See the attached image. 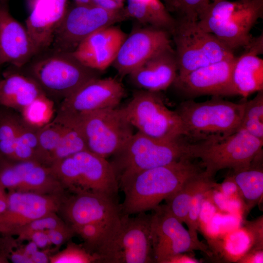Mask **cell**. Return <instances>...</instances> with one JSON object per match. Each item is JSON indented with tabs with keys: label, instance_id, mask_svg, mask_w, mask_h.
Wrapping results in <instances>:
<instances>
[{
	"label": "cell",
	"instance_id": "cell-42",
	"mask_svg": "<svg viewBox=\"0 0 263 263\" xmlns=\"http://www.w3.org/2000/svg\"><path fill=\"white\" fill-rule=\"evenodd\" d=\"M46 231L51 245H54L52 249L53 254L54 252H57L61 245L69 241L75 235L73 229L68 225Z\"/></svg>",
	"mask_w": 263,
	"mask_h": 263
},
{
	"label": "cell",
	"instance_id": "cell-14",
	"mask_svg": "<svg viewBox=\"0 0 263 263\" xmlns=\"http://www.w3.org/2000/svg\"><path fill=\"white\" fill-rule=\"evenodd\" d=\"M59 211L70 227L97 223L113 230L118 228L123 215L117 200L89 192L65 195Z\"/></svg>",
	"mask_w": 263,
	"mask_h": 263
},
{
	"label": "cell",
	"instance_id": "cell-12",
	"mask_svg": "<svg viewBox=\"0 0 263 263\" xmlns=\"http://www.w3.org/2000/svg\"><path fill=\"white\" fill-rule=\"evenodd\" d=\"M75 117L87 150L107 158L118 152L134 134L121 108L96 111Z\"/></svg>",
	"mask_w": 263,
	"mask_h": 263
},
{
	"label": "cell",
	"instance_id": "cell-4",
	"mask_svg": "<svg viewBox=\"0 0 263 263\" xmlns=\"http://www.w3.org/2000/svg\"><path fill=\"white\" fill-rule=\"evenodd\" d=\"M244 102L236 103L213 96L207 101L181 103L176 112L180 117L188 142L221 138L238 131Z\"/></svg>",
	"mask_w": 263,
	"mask_h": 263
},
{
	"label": "cell",
	"instance_id": "cell-41",
	"mask_svg": "<svg viewBox=\"0 0 263 263\" xmlns=\"http://www.w3.org/2000/svg\"><path fill=\"white\" fill-rule=\"evenodd\" d=\"M212 188V187H207L202 189L194 196L190 203L185 224L190 233L197 239H199L197 231L203 203L208 191Z\"/></svg>",
	"mask_w": 263,
	"mask_h": 263
},
{
	"label": "cell",
	"instance_id": "cell-53",
	"mask_svg": "<svg viewBox=\"0 0 263 263\" xmlns=\"http://www.w3.org/2000/svg\"><path fill=\"white\" fill-rule=\"evenodd\" d=\"M9 261L3 255L0 254V263H8Z\"/></svg>",
	"mask_w": 263,
	"mask_h": 263
},
{
	"label": "cell",
	"instance_id": "cell-31",
	"mask_svg": "<svg viewBox=\"0 0 263 263\" xmlns=\"http://www.w3.org/2000/svg\"><path fill=\"white\" fill-rule=\"evenodd\" d=\"M54 103L46 94H42L20 111L21 118L28 126L38 130L54 118Z\"/></svg>",
	"mask_w": 263,
	"mask_h": 263
},
{
	"label": "cell",
	"instance_id": "cell-11",
	"mask_svg": "<svg viewBox=\"0 0 263 263\" xmlns=\"http://www.w3.org/2000/svg\"><path fill=\"white\" fill-rule=\"evenodd\" d=\"M128 19L125 8L113 11L94 4L74 2L68 6L49 49L72 53L82 41L94 32Z\"/></svg>",
	"mask_w": 263,
	"mask_h": 263
},
{
	"label": "cell",
	"instance_id": "cell-27",
	"mask_svg": "<svg viewBox=\"0 0 263 263\" xmlns=\"http://www.w3.org/2000/svg\"><path fill=\"white\" fill-rule=\"evenodd\" d=\"M232 176L239 188L244 211L248 213L260 203L263 194V151L245 169L233 171Z\"/></svg>",
	"mask_w": 263,
	"mask_h": 263
},
{
	"label": "cell",
	"instance_id": "cell-13",
	"mask_svg": "<svg viewBox=\"0 0 263 263\" xmlns=\"http://www.w3.org/2000/svg\"><path fill=\"white\" fill-rule=\"evenodd\" d=\"M150 214V232L154 263H164L179 253L200 250L212 255L207 246L194 238L168 209L159 205Z\"/></svg>",
	"mask_w": 263,
	"mask_h": 263
},
{
	"label": "cell",
	"instance_id": "cell-16",
	"mask_svg": "<svg viewBox=\"0 0 263 263\" xmlns=\"http://www.w3.org/2000/svg\"><path fill=\"white\" fill-rule=\"evenodd\" d=\"M8 207L0 216V235L17 236L32 221L58 212L64 195L8 191Z\"/></svg>",
	"mask_w": 263,
	"mask_h": 263
},
{
	"label": "cell",
	"instance_id": "cell-26",
	"mask_svg": "<svg viewBox=\"0 0 263 263\" xmlns=\"http://www.w3.org/2000/svg\"><path fill=\"white\" fill-rule=\"evenodd\" d=\"M125 7L129 18L143 25L163 29L170 34L176 20L170 14L162 0H126Z\"/></svg>",
	"mask_w": 263,
	"mask_h": 263
},
{
	"label": "cell",
	"instance_id": "cell-30",
	"mask_svg": "<svg viewBox=\"0 0 263 263\" xmlns=\"http://www.w3.org/2000/svg\"><path fill=\"white\" fill-rule=\"evenodd\" d=\"M127 35L119 27L111 25L98 30L82 41L72 52L75 56L90 54L123 42Z\"/></svg>",
	"mask_w": 263,
	"mask_h": 263
},
{
	"label": "cell",
	"instance_id": "cell-2",
	"mask_svg": "<svg viewBox=\"0 0 263 263\" xmlns=\"http://www.w3.org/2000/svg\"><path fill=\"white\" fill-rule=\"evenodd\" d=\"M34 79L50 99L60 103L100 72L83 64L72 54L49 49L34 56L21 68Z\"/></svg>",
	"mask_w": 263,
	"mask_h": 263
},
{
	"label": "cell",
	"instance_id": "cell-45",
	"mask_svg": "<svg viewBox=\"0 0 263 263\" xmlns=\"http://www.w3.org/2000/svg\"><path fill=\"white\" fill-rule=\"evenodd\" d=\"M25 241H32L38 246L39 249L49 250L52 253L50 249L52 245L46 231L32 232L24 237L22 242Z\"/></svg>",
	"mask_w": 263,
	"mask_h": 263
},
{
	"label": "cell",
	"instance_id": "cell-10",
	"mask_svg": "<svg viewBox=\"0 0 263 263\" xmlns=\"http://www.w3.org/2000/svg\"><path fill=\"white\" fill-rule=\"evenodd\" d=\"M137 214L134 217L122 215L118 228L97 253L101 263H154L150 214Z\"/></svg>",
	"mask_w": 263,
	"mask_h": 263
},
{
	"label": "cell",
	"instance_id": "cell-32",
	"mask_svg": "<svg viewBox=\"0 0 263 263\" xmlns=\"http://www.w3.org/2000/svg\"><path fill=\"white\" fill-rule=\"evenodd\" d=\"M7 110H0V160H13L20 115Z\"/></svg>",
	"mask_w": 263,
	"mask_h": 263
},
{
	"label": "cell",
	"instance_id": "cell-28",
	"mask_svg": "<svg viewBox=\"0 0 263 263\" xmlns=\"http://www.w3.org/2000/svg\"><path fill=\"white\" fill-rule=\"evenodd\" d=\"M214 177L205 170L188 180L174 194L165 200L169 210L181 222L185 223L192 198L207 187L214 188Z\"/></svg>",
	"mask_w": 263,
	"mask_h": 263
},
{
	"label": "cell",
	"instance_id": "cell-22",
	"mask_svg": "<svg viewBox=\"0 0 263 263\" xmlns=\"http://www.w3.org/2000/svg\"><path fill=\"white\" fill-rule=\"evenodd\" d=\"M244 49L242 54L235 56L231 82L235 95L245 98L263 90V59L259 56L263 52V34L253 37Z\"/></svg>",
	"mask_w": 263,
	"mask_h": 263
},
{
	"label": "cell",
	"instance_id": "cell-7",
	"mask_svg": "<svg viewBox=\"0 0 263 263\" xmlns=\"http://www.w3.org/2000/svg\"><path fill=\"white\" fill-rule=\"evenodd\" d=\"M158 140L137 132L113 155L111 164L119 182L138 172L188 158L186 140Z\"/></svg>",
	"mask_w": 263,
	"mask_h": 263
},
{
	"label": "cell",
	"instance_id": "cell-35",
	"mask_svg": "<svg viewBox=\"0 0 263 263\" xmlns=\"http://www.w3.org/2000/svg\"><path fill=\"white\" fill-rule=\"evenodd\" d=\"M257 93L254 98L244 102L240 128L263 140V90Z\"/></svg>",
	"mask_w": 263,
	"mask_h": 263
},
{
	"label": "cell",
	"instance_id": "cell-1",
	"mask_svg": "<svg viewBox=\"0 0 263 263\" xmlns=\"http://www.w3.org/2000/svg\"><path fill=\"white\" fill-rule=\"evenodd\" d=\"M204 170L200 163L183 158L124 178L118 183L125 195L120 204L122 214L130 215L153 210Z\"/></svg>",
	"mask_w": 263,
	"mask_h": 263
},
{
	"label": "cell",
	"instance_id": "cell-8",
	"mask_svg": "<svg viewBox=\"0 0 263 263\" xmlns=\"http://www.w3.org/2000/svg\"><path fill=\"white\" fill-rule=\"evenodd\" d=\"M159 92L136 91L121 108L125 116L138 132L153 139L171 142L185 138L180 117L166 106Z\"/></svg>",
	"mask_w": 263,
	"mask_h": 263
},
{
	"label": "cell",
	"instance_id": "cell-20",
	"mask_svg": "<svg viewBox=\"0 0 263 263\" xmlns=\"http://www.w3.org/2000/svg\"><path fill=\"white\" fill-rule=\"evenodd\" d=\"M68 0H27L29 14L25 27L35 55L49 49L68 7Z\"/></svg>",
	"mask_w": 263,
	"mask_h": 263
},
{
	"label": "cell",
	"instance_id": "cell-38",
	"mask_svg": "<svg viewBox=\"0 0 263 263\" xmlns=\"http://www.w3.org/2000/svg\"><path fill=\"white\" fill-rule=\"evenodd\" d=\"M68 225L65 221L57 215L56 212H52L37 219L23 226L17 234V239L21 243L24 237L32 232L46 231Z\"/></svg>",
	"mask_w": 263,
	"mask_h": 263
},
{
	"label": "cell",
	"instance_id": "cell-3",
	"mask_svg": "<svg viewBox=\"0 0 263 263\" xmlns=\"http://www.w3.org/2000/svg\"><path fill=\"white\" fill-rule=\"evenodd\" d=\"M263 16V0H212L197 21L233 51L251 41V31Z\"/></svg>",
	"mask_w": 263,
	"mask_h": 263
},
{
	"label": "cell",
	"instance_id": "cell-54",
	"mask_svg": "<svg viewBox=\"0 0 263 263\" xmlns=\"http://www.w3.org/2000/svg\"><path fill=\"white\" fill-rule=\"evenodd\" d=\"M9 0H0V2L3 3H7Z\"/></svg>",
	"mask_w": 263,
	"mask_h": 263
},
{
	"label": "cell",
	"instance_id": "cell-39",
	"mask_svg": "<svg viewBox=\"0 0 263 263\" xmlns=\"http://www.w3.org/2000/svg\"><path fill=\"white\" fill-rule=\"evenodd\" d=\"M0 254L14 263H32L26 256L24 245L12 235H0Z\"/></svg>",
	"mask_w": 263,
	"mask_h": 263
},
{
	"label": "cell",
	"instance_id": "cell-23",
	"mask_svg": "<svg viewBox=\"0 0 263 263\" xmlns=\"http://www.w3.org/2000/svg\"><path fill=\"white\" fill-rule=\"evenodd\" d=\"M177 74L175 53L170 45L157 53L129 75L132 83L141 90L160 92L173 84Z\"/></svg>",
	"mask_w": 263,
	"mask_h": 263
},
{
	"label": "cell",
	"instance_id": "cell-9",
	"mask_svg": "<svg viewBox=\"0 0 263 263\" xmlns=\"http://www.w3.org/2000/svg\"><path fill=\"white\" fill-rule=\"evenodd\" d=\"M175 46L177 75L234 56V52L197 21L176 20L170 34Z\"/></svg>",
	"mask_w": 263,
	"mask_h": 263
},
{
	"label": "cell",
	"instance_id": "cell-6",
	"mask_svg": "<svg viewBox=\"0 0 263 263\" xmlns=\"http://www.w3.org/2000/svg\"><path fill=\"white\" fill-rule=\"evenodd\" d=\"M263 140L242 128L226 137L190 142L186 140L188 158L200 159L206 172L214 177L221 169L237 171L248 168L261 151Z\"/></svg>",
	"mask_w": 263,
	"mask_h": 263
},
{
	"label": "cell",
	"instance_id": "cell-51",
	"mask_svg": "<svg viewBox=\"0 0 263 263\" xmlns=\"http://www.w3.org/2000/svg\"><path fill=\"white\" fill-rule=\"evenodd\" d=\"M169 12H172L173 0H162Z\"/></svg>",
	"mask_w": 263,
	"mask_h": 263
},
{
	"label": "cell",
	"instance_id": "cell-5",
	"mask_svg": "<svg viewBox=\"0 0 263 263\" xmlns=\"http://www.w3.org/2000/svg\"><path fill=\"white\" fill-rule=\"evenodd\" d=\"M50 167L66 191L97 193L117 200L118 182L106 158L86 150L59 160Z\"/></svg>",
	"mask_w": 263,
	"mask_h": 263
},
{
	"label": "cell",
	"instance_id": "cell-29",
	"mask_svg": "<svg viewBox=\"0 0 263 263\" xmlns=\"http://www.w3.org/2000/svg\"><path fill=\"white\" fill-rule=\"evenodd\" d=\"M55 117L64 123V128L59 143L53 155L51 166L59 160L87 150L85 140L77 119L58 114Z\"/></svg>",
	"mask_w": 263,
	"mask_h": 263
},
{
	"label": "cell",
	"instance_id": "cell-43",
	"mask_svg": "<svg viewBox=\"0 0 263 263\" xmlns=\"http://www.w3.org/2000/svg\"><path fill=\"white\" fill-rule=\"evenodd\" d=\"M213 188L220 192L228 199L243 201L239 188L232 175L227 176L221 184L216 183Z\"/></svg>",
	"mask_w": 263,
	"mask_h": 263
},
{
	"label": "cell",
	"instance_id": "cell-19",
	"mask_svg": "<svg viewBox=\"0 0 263 263\" xmlns=\"http://www.w3.org/2000/svg\"><path fill=\"white\" fill-rule=\"evenodd\" d=\"M235 56L177 75L173 84L190 97L233 96L231 74Z\"/></svg>",
	"mask_w": 263,
	"mask_h": 263
},
{
	"label": "cell",
	"instance_id": "cell-36",
	"mask_svg": "<svg viewBox=\"0 0 263 263\" xmlns=\"http://www.w3.org/2000/svg\"><path fill=\"white\" fill-rule=\"evenodd\" d=\"M71 228L75 234L83 240L84 247L90 252L96 254L116 231L97 223H89Z\"/></svg>",
	"mask_w": 263,
	"mask_h": 263
},
{
	"label": "cell",
	"instance_id": "cell-24",
	"mask_svg": "<svg viewBox=\"0 0 263 263\" xmlns=\"http://www.w3.org/2000/svg\"><path fill=\"white\" fill-rule=\"evenodd\" d=\"M43 94L37 82L21 68L11 66L0 77V105L5 108L20 112Z\"/></svg>",
	"mask_w": 263,
	"mask_h": 263
},
{
	"label": "cell",
	"instance_id": "cell-46",
	"mask_svg": "<svg viewBox=\"0 0 263 263\" xmlns=\"http://www.w3.org/2000/svg\"><path fill=\"white\" fill-rule=\"evenodd\" d=\"M125 0H93V4L105 9L116 11L123 9Z\"/></svg>",
	"mask_w": 263,
	"mask_h": 263
},
{
	"label": "cell",
	"instance_id": "cell-49",
	"mask_svg": "<svg viewBox=\"0 0 263 263\" xmlns=\"http://www.w3.org/2000/svg\"><path fill=\"white\" fill-rule=\"evenodd\" d=\"M51 254L49 250L38 249L32 255L31 259L32 263H49V256Z\"/></svg>",
	"mask_w": 263,
	"mask_h": 263
},
{
	"label": "cell",
	"instance_id": "cell-48",
	"mask_svg": "<svg viewBox=\"0 0 263 263\" xmlns=\"http://www.w3.org/2000/svg\"><path fill=\"white\" fill-rule=\"evenodd\" d=\"M200 261L195 257L186 253L174 255L167 259L164 263H198Z\"/></svg>",
	"mask_w": 263,
	"mask_h": 263
},
{
	"label": "cell",
	"instance_id": "cell-25",
	"mask_svg": "<svg viewBox=\"0 0 263 263\" xmlns=\"http://www.w3.org/2000/svg\"><path fill=\"white\" fill-rule=\"evenodd\" d=\"M207 239L212 254L228 262L237 263L255 244L253 234L246 225Z\"/></svg>",
	"mask_w": 263,
	"mask_h": 263
},
{
	"label": "cell",
	"instance_id": "cell-21",
	"mask_svg": "<svg viewBox=\"0 0 263 263\" xmlns=\"http://www.w3.org/2000/svg\"><path fill=\"white\" fill-rule=\"evenodd\" d=\"M35 56L25 26L9 12L7 3L0 2V66L4 64L21 68Z\"/></svg>",
	"mask_w": 263,
	"mask_h": 263
},
{
	"label": "cell",
	"instance_id": "cell-34",
	"mask_svg": "<svg viewBox=\"0 0 263 263\" xmlns=\"http://www.w3.org/2000/svg\"><path fill=\"white\" fill-rule=\"evenodd\" d=\"M38 130L25 123L20 117L13 161L40 163Z\"/></svg>",
	"mask_w": 263,
	"mask_h": 263
},
{
	"label": "cell",
	"instance_id": "cell-40",
	"mask_svg": "<svg viewBox=\"0 0 263 263\" xmlns=\"http://www.w3.org/2000/svg\"><path fill=\"white\" fill-rule=\"evenodd\" d=\"M212 0H173L172 12L177 13L180 19L198 21Z\"/></svg>",
	"mask_w": 263,
	"mask_h": 263
},
{
	"label": "cell",
	"instance_id": "cell-17",
	"mask_svg": "<svg viewBox=\"0 0 263 263\" xmlns=\"http://www.w3.org/2000/svg\"><path fill=\"white\" fill-rule=\"evenodd\" d=\"M125 94L115 78H94L60 103L56 114L75 117L96 111L116 108Z\"/></svg>",
	"mask_w": 263,
	"mask_h": 263
},
{
	"label": "cell",
	"instance_id": "cell-37",
	"mask_svg": "<svg viewBox=\"0 0 263 263\" xmlns=\"http://www.w3.org/2000/svg\"><path fill=\"white\" fill-rule=\"evenodd\" d=\"M101 263L100 256L87 250L83 244L68 241L65 248L51 254L49 263Z\"/></svg>",
	"mask_w": 263,
	"mask_h": 263
},
{
	"label": "cell",
	"instance_id": "cell-15",
	"mask_svg": "<svg viewBox=\"0 0 263 263\" xmlns=\"http://www.w3.org/2000/svg\"><path fill=\"white\" fill-rule=\"evenodd\" d=\"M0 184L7 191L65 195L51 168L36 161L0 160Z\"/></svg>",
	"mask_w": 263,
	"mask_h": 263
},
{
	"label": "cell",
	"instance_id": "cell-18",
	"mask_svg": "<svg viewBox=\"0 0 263 263\" xmlns=\"http://www.w3.org/2000/svg\"><path fill=\"white\" fill-rule=\"evenodd\" d=\"M170 34L150 26L135 27L121 44L113 66L120 76L130 75L157 53L170 46Z\"/></svg>",
	"mask_w": 263,
	"mask_h": 263
},
{
	"label": "cell",
	"instance_id": "cell-47",
	"mask_svg": "<svg viewBox=\"0 0 263 263\" xmlns=\"http://www.w3.org/2000/svg\"><path fill=\"white\" fill-rule=\"evenodd\" d=\"M237 263H263V250L250 249L245 254Z\"/></svg>",
	"mask_w": 263,
	"mask_h": 263
},
{
	"label": "cell",
	"instance_id": "cell-50",
	"mask_svg": "<svg viewBox=\"0 0 263 263\" xmlns=\"http://www.w3.org/2000/svg\"><path fill=\"white\" fill-rule=\"evenodd\" d=\"M8 192L0 184V216L6 210L8 207Z\"/></svg>",
	"mask_w": 263,
	"mask_h": 263
},
{
	"label": "cell",
	"instance_id": "cell-44",
	"mask_svg": "<svg viewBox=\"0 0 263 263\" xmlns=\"http://www.w3.org/2000/svg\"><path fill=\"white\" fill-rule=\"evenodd\" d=\"M263 220L262 215L256 220L245 224L251 229L254 236L255 244L252 249H263Z\"/></svg>",
	"mask_w": 263,
	"mask_h": 263
},
{
	"label": "cell",
	"instance_id": "cell-52",
	"mask_svg": "<svg viewBox=\"0 0 263 263\" xmlns=\"http://www.w3.org/2000/svg\"><path fill=\"white\" fill-rule=\"evenodd\" d=\"M74 2L79 4H93V0H74Z\"/></svg>",
	"mask_w": 263,
	"mask_h": 263
},
{
	"label": "cell",
	"instance_id": "cell-33",
	"mask_svg": "<svg viewBox=\"0 0 263 263\" xmlns=\"http://www.w3.org/2000/svg\"><path fill=\"white\" fill-rule=\"evenodd\" d=\"M64 128V123L54 117L51 122L38 130L40 163L50 167Z\"/></svg>",
	"mask_w": 263,
	"mask_h": 263
}]
</instances>
